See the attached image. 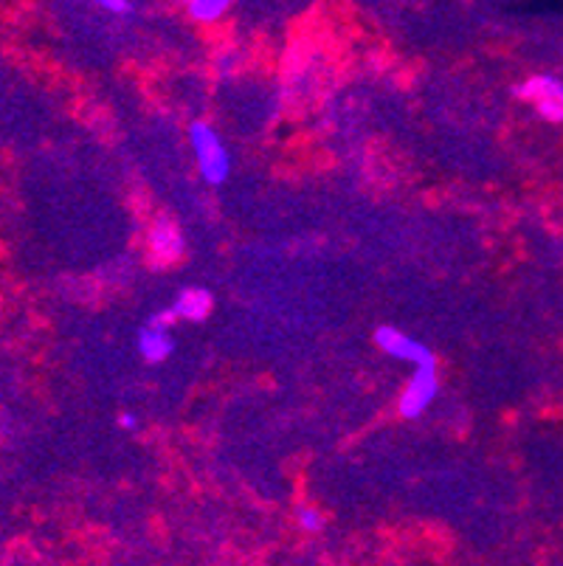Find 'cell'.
<instances>
[{
	"instance_id": "cell-1",
	"label": "cell",
	"mask_w": 563,
	"mask_h": 566,
	"mask_svg": "<svg viewBox=\"0 0 563 566\" xmlns=\"http://www.w3.org/2000/svg\"><path fill=\"white\" fill-rule=\"evenodd\" d=\"M189 147H192L198 172L209 187H220L231 175V153L223 136L209 122H195L189 127Z\"/></svg>"
},
{
	"instance_id": "cell-2",
	"label": "cell",
	"mask_w": 563,
	"mask_h": 566,
	"mask_svg": "<svg viewBox=\"0 0 563 566\" xmlns=\"http://www.w3.org/2000/svg\"><path fill=\"white\" fill-rule=\"evenodd\" d=\"M515 96L521 102H530L550 125H561L563 122V82L557 76H530L521 85H515Z\"/></svg>"
},
{
	"instance_id": "cell-3",
	"label": "cell",
	"mask_w": 563,
	"mask_h": 566,
	"mask_svg": "<svg viewBox=\"0 0 563 566\" xmlns=\"http://www.w3.org/2000/svg\"><path fill=\"white\" fill-rule=\"evenodd\" d=\"M409 384L403 389L400 400H397V409L406 420H417L420 415H426L428 406L437 400L440 395V375H437V364H423V367H411Z\"/></svg>"
},
{
	"instance_id": "cell-4",
	"label": "cell",
	"mask_w": 563,
	"mask_h": 566,
	"mask_svg": "<svg viewBox=\"0 0 563 566\" xmlns=\"http://www.w3.org/2000/svg\"><path fill=\"white\" fill-rule=\"evenodd\" d=\"M175 322H178V316H175L173 305L149 316V322L138 333V353H142L144 361L161 364L175 353V338L169 333Z\"/></svg>"
},
{
	"instance_id": "cell-5",
	"label": "cell",
	"mask_w": 563,
	"mask_h": 566,
	"mask_svg": "<svg viewBox=\"0 0 563 566\" xmlns=\"http://www.w3.org/2000/svg\"><path fill=\"white\" fill-rule=\"evenodd\" d=\"M375 344H378L380 353L395 358V361L409 364V367L437 364V358H434V353L428 349V344L417 342V338H411L409 333L397 331V327H392V324H384V327L375 331Z\"/></svg>"
},
{
	"instance_id": "cell-6",
	"label": "cell",
	"mask_w": 563,
	"mask_h": 566,
	"mask_svg": "<svg viewBox=\"0 0 563 566\" xmlns=\"http://www.w3.org/2000/svg\"><path fill=\"white\" fill-rule=\"evenodd\" d=\"M147 251L149 256H153L155 265H173V262H178L186 251V240L180 226L169 218L155 220V223L149 226Z\"/></svg>"
},
{
	"instance_id": "cell-7",
	"label": "cell",
	"mask_w": 563,
	"mask_h": 566,
	"mask_svg": "<svg viewBox=\"0 0 563 566\" xmlns=\"http://www.w3.org/2000/svg\"><path fill=\"white\" fill-rule=\"evenodd\" d=\"M173 311L178 322H204L215 311V296L206 287H184L173 302Z\"/></svg>"
},
{
	"instance_id": "cell-8",
	"label": "cell",
	"mask_w": 563,
	"mask_h": 566,
	"mask_svg": "<svg viewBox=\"0 0 563 566\" xmlns=\"http://www.w3.org/2000/svg\"><path fill=\"white\" fill-rule=\"evenodd\" d=\"M234 0H186V12L195 23H217L231 9Z\"/></svg>"
},
{
	"instance_id": "cell-9",
	"label": "cell",
	"mask_w": 563,
	"mask_h": 566,
	"mask_svg": "<svg viewBox=\"0 0 563 566\" xmlns=\"http://www.w3.org/2000/svg\"><path fill=\"white\" fill-rule=\"evenodd\" d=\"M296 518H299V527L307 530V533H319V530L324 527V516L316 511V507H299Z\"/></svg>"
},
{
	"instance_id": "cell-10",
	"label": "cell",
	"mask_w": 563,
	"mask_h": 566,
	"mask_svg": "<svg viewBox=\"0 0 563 566\" xmlns=\"http://www.w3.org/2000/svg\"><path fill=\"white\" fill-rule=\"evenodd\" d=\"M93 3H96L100 9H105V12L118 14V18L133 14V0H93Z\"/></svg>"
},
{
	"instance_id": "cell-11",
	"label": "cell",
	"mask_w": 563,
	"mask_h": 566,
	"mask_svg": "<svg viewBox=\"0 0 563 566\" xmlns=\"http://www.w3.org/2000/svg\"><path fill=\"white\" fill-rule=\"evenodd\" d=\"M118 426H122V429H136V415H122L118 417Z\"/></svg>"
}]
</instances>
